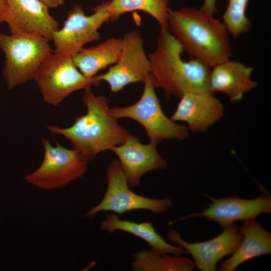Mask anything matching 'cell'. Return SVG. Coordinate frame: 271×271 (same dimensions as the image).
Segmentation results:
<instances>
[{"label":"cell","instance_id":"5","mask_svg":"<svg viewBox=\"0 0 271 271\" xmlns=\"http://www.w3.org/2000/svg\"><path fill=\"white\" fill-rule=\"evenodd\" d=\"M50 41L39 37L0 33L5 55L3 75L9 89L34 79L44 60L52 52Z\"/></svg>","mask_w":271,"mask_h":271},{"label":"cell","instance_id":"2","mask_svg":"<svg viewBox=\"0 0 271 271\" xmlns=\"http://www.w3.org/2000/svg\"><path fill=\"white\" fill-rule=\"evenodd\" d=\"M84 91L82 101L86 113L76 117L69 127L47 128L66 138L72 149L89 162L99 153L121 144L130 133L112 115L106 97L95 95L91 87Z\"/></svg>","mask_w":271,"mask_h":271},{"label":"cell","instance_id":"23","mask_svg":"<svg viewBox=\"0 0 271 271\" xmlns=\"http://www.w3.org/2000/svg\"><path fill=\"white\" fill-rule=\"evenodd\" d=\"M216 1L204 0L203 3L200 9L207 14L214 16V14L217 11Z\"/></svg>","mask_w":271,"mask_h":271},{"label":"cell","instance_id":"10","mask_svg":"<svg viewBox=\"0 0 271 271\" xmlns=\"http://www.w3.org/2000/svg\"><path fill=\"white\" fill-rule=\"evenodd\" d=\"M122 48L117 62L105 73L96 75L107 82L113 92L132 83L144 82L151 73V64L140 32L132 30L122 38Z\"/></svg>","mask_w":271,"mask_h":271},{"label":"cell","instance_id":"15","mask_svg":"<svg viewBox=\"0 0 271 271\" xmlns=\"http://www.w3.org/2000/svg\"><path fill=\"white\" fill-rule=\"evenodd\" d=\"M224 116L221 102L209 92H188L180 98L170 117L173 121L185 122L189 130L202 132Z\"/></svg>","mask_w":271,"mask_h":271},{"label":"cell","instance_id":"11","mask_svg":"<svg viewBox=\"0 0 271 271\" xmlns=\"http://www.w3.org/2000/svg\"><path fill=\"white\" fill-rule=\"evenodd\" d=\"M40 0H7L4 22L11 34L28 35L52 41L58 22Z\"/></svg>","mask_w":271,"mask_h":271},{"label":"cell","instance_id":"24","mask_svg":"<svg viewBox=\"0 0 271 271\" xmlns=\"http://www.w3.org/2000/svg\"><path fill=\"white\" fill-rule=\"evenodd\" d=\"M45 4L49 9H54L58 8L65 2V0H40Z\"/></svg>","mask_w":271,"mask_h":271},{"label":"cell","instance_id":"14","mask_svg":"<svg viewBox=\"0 0 271 271\" xmlns=\"http://www.w3.org/2000/svg\"><path fill=\"white\" fill-rule=\"evenodd\" d=\"M156 145L144 144L130 134L120 145L111 148L117 157L127 183L130 188L138 186L145 174L154 170L165 169L167 161L160 155Z\"/></svg>","mask_w":271,"mask_h":271},{"label":"cell","instance_id":"18","mask_svg":"<svg viewBox=\"0 0 271 271\" xmlns=\"http://www.w3.org/2000/svg\"><path fill=\"white\" fill-rule=\"evenodd\" d=\"M100 228L108 232L120 230L130 233L146 242L151 250L159 253L180 256L186 252L180 246L173 245L167 242L148 221L138 223L123 220L112 213L107 214L101 221Z\"/></svg>","mask_w":271,"mask_h":271},{"label":"cell","instance_id":"7","mask_svg":"<svg viewBox=\"0 0 271 271\" xmlns=\"http://www.w3.org/2000/svg\"><path fill=\"white\" fill-rule=\"evenodd\" d=\"M42 144L43 161L36 170L25 176L28 183L41 189L52 190L63 187L85 173L88 162L76 150L57 142L53 146L45 138Z\"/></svg>","mask_w":271,"mask_h":271},{"label":"cell","instance_id":"12","mask_svg":"<svg viewBox=\"0 0 271 271\" xmlns=\"http://www.w3.org/2000/svg\"><path fill=\"white\" fill-rule=\"evenodd\" d=\"M208 198L211 203L205 210L187 215L178 220L204 217L208 220L217 222L223 229L236 221L245 222L255 219L260 214L271 212V196L265 190L257 198L252 199L238 196Z\"/></svg>","mask_w":271,"mask_h":271},{"label":"cell","instance_id":"22","mask_svg":"<svg viewBox=\"0 0 271 271\" xmlns=\"http://www.w3.org/2000/svg\"><path fill=\"white\" fill-rule=\"evenodd\" d=\"M227 5L223 15V23L235 38L248 32L251 22L246 15L249 0H226Z\"/></svg>","mask_w":271,"mask_h":271},{"label":"cell","instance_id":"4","mask_svg":"<svg viewBox=\"0 0 271 271\" xmlns=\"http://www.w3.org/2000/svg\"><path fill=\"white\" fill-rule=\"evenodd\" d=\"M144 83L139 100L127 106L110 108L112 115L117 119L127 118L138 122L145 129L150 142L156 145L163 140L186 139L189 136L187 126L173 121L163 111L151 73Z\"/></svg>","mask_w":271,"mask_h":271},{"label":"cell","instance_id":"9","mask_svg":"<svg viewBox=\"0 0 271 271\" xmlns=\"http://www.w3.org/2000/svg\"><path fill=\"white\" fill-rule=\"evenodd\" d=\"M109 3L104 1L94 8L90 15H86L80 6L75 5L68 12L62 27L53 35L54 52L72 57L86 44L99 40L98 30L109 21Z\"/></svg>","mask_w":271,"mask_h":271},{"label":"cell","instance_id":"8","mask_svg":"<svg viewBox=\"0 0 271 271\" xmlns=\"http://www.w3.org/2000/svg\"><path fill=\"white\" fill-rule=\"evenodd\" d=\"M107 187L103 198L84 215L92 218L101 211L121 214L143 210L154 213L166 212L173 203L167 197L153 199L133 192L128 186L118 160L113 161L106 170Z\"/></svg>","mask_w":271,"mask_h":271},{"label":"cell","instance_id":"3","mask_svg":"<svg viewBox=\"0 0 271 271\" xmlns=\"http://www.w3.org/2000/svg\"><path fill=\"white\" fill-rule=\"evenodd\" d=\"M184 52L167 29H160L156 50L148 57L156 86L162 89L168 99L171 96L180 98L188 92L212 93L209 84L211 68L194 58L184 60Z\"/></svg>","mask_w":271,"mask_h":271},{"label":"cell","instance_id":"21","mask_svg":"<svg viewBox=\"0 0 271 271\" xmlns=\"http://www.w3.org/2000/svg\"><path fill=\"white\" fill-rule=\"evenodd\" d=\"M170 0H111L108 12L109 21L114 22L128 12L140 11L152 17L160 29H167Z\"/></svg>","mask_w":271,"mask_h":271},{"label":"cell","instance_id":"6","mask_svg":"<svg viewBox=\"0 0 271 271\" xmlns=\"http://www.w3.org/2000/svg\"><path fill=\"white\" fill-rule=\"evenodd\" d=\"M35 80L43 100L57 105L73 92L96 86L100 81L96 76H84L74 64L72 57L52 52L37 70Z\"/></svg>","mask_w":271,"mask_h":271},{"label":"cell","instance_id":"13","mask_svg":"<svg viewBox=\"0 0 271 271\" xmlns=\"http://www.w3.org/2000/svg\"><path fill=\"white\" fill-rule=\"evenodd\" d=\"M167 238L190 254L198 269L214 271L217 270V263L221 259L234 252L242 236L239 228L234 223L223 228L222 232L214 238L203 242H188L174 229L168 232Z\"/></svg>","mask_w":271,"mask_h":271},{"label":"cell","instance_id":"25","mask_svg":"<svg viewBox=\"0 0 271 271\" xmlns=\"http://www.w3.org/2000/svg\"><path fill=\"white\" fill-rule=\"evenodd\" d=\"M7 0H0V24L4 23Z\"/></svg>","mask_w":271,"mask_h":271},{"label":"cell","instance_id":"17","mask_svg":"<svg viewBox=\"0 0 271 271\" xmlns=\"http://www.w3.org/2000/svg\"><path fill=\"white\" fill-rule=\"evenodd\" d=\"M239 230L242 238L238 246L218 270L234 271L245 262L271 253V233L255 219L245 221Z\"/></svg>","mask_w":271,"mask_h":271},{"label":"cell","instance_id":"19","mask_svg":"<svg viewBox=\"0 0 271 271\" xmlns=\"http://www.w3.org/2000/svg\"><path fill=\"white\" fill-rule=\"evenodd\" d=\"M122 43V38H109L94 47L84 48L72 56V59L84 76L93 77L101 70L117 62Z\"/></svg>","mask_w":271,"mask_h":271},{"label":"cell","instance_id":"20","mask_svg":"<svg viewBox=\"0 0 271 271\" xmlns=\"http://www.w3.org/2000/svg\"><path fill=\"white\" fill-rule=\"evenodd\" d=\"M131 267L134 271H191L193 261L185 256L159 253L146 249L134 253Z\"/></svg>","mask_w":271,"mask_h":271},{"label":"cell","instance_id":"16","mask_svg":"<svg viewBox=\"0 0 271 271\" xmlns=\"http://www.w3.org/2000/svg\"><path fill=\"white\" fill-rule=\"evenodd\" d=\"M252 67L230 59L211 68L209 78V88L214 94H224L232 102L242 99L244 95L257 86L251 75Z\"/></svg>","mask_w":271,"mask_h":271},{"label":"cell","instance_id":"1","mask_svg":"<svg viewBox=\"0 0 271 271\" xmlns=\"http://www.w3.org/2000/svg\"><path fill=\"white\" fill-rule=\"evenodd\" d=\"M167 29L192 58L211 68L232 56L230 34L224 24L200 9H170Z\"/></svg>","mask_w":271,"mask_h":271}]
</instances>
